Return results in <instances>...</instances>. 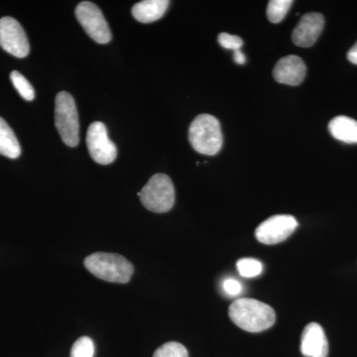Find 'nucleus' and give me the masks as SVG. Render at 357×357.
<instances>
[{"instance_id":"f257e3e1","label":"nucleus","mask_w":357,"mask_h":357,"mask_svg":"<svg viewBox=\"0 0 357 357\" xmlns=\"http://www.w3.org/2000/svg\"><path fill=\"white\" fill-rule=\"evenodd\" d=\"M229 318L239 328L249 333H260L271 328L276 314L269 305L255 299L241 298L230 305Z\"/></svg>"},{"instance_id":"f03ea898","label":"nucleus","mask_w":357,"mask_h":357,"mask_svg":"<svg viewBox=\"0 0 357 357\" xmlns=\"http://www.w3.org/2000/svg\"><path fill=\"white\" fill-rule=\"evenodd\" d=\"M84 266L98 278L112 283H128L134 272L131 262L115 253H93L84 259Z\"/></svg>"},{"instance_id":"7ed1b4c3","label":"nucleus","mask_w":357,"mask_h":357,"mask_svg":"<svg viewBox=\"0 0 357 357\" xmlns=\"http://www.w3.org/2000/svg\"><path fill=\"white\" fill-rule=\"evenodd\" d=\"M189 140L199 153L208 156L218 154L223 142L220 121L211 114L198 115L190 126Z\"/></svg>"},{"instance_id":"20e7f679","label":"nucleus","mask_w":357,"mask_h":357,"mask_svg":"<svg viewBox=\"0 0 357 357\" xmlns=\"http://www.w3.org/2000/svg\"><path fill=\"white\" fill-rule=\"evenodd\" d=\"M141 203L147 210L163 213L172 210L175 204V188L169 176L156 174L138 192Z\"/></svg>"},{"instance_id":"39448f33","label":"nucleus","mask_w":357,"mask_h":357,"mask_svg":"<svg viewBox=\"0 0 357 357\" xmlns=\"http://www.w3.org/2000/svg\"><path fill=\"white\" fill-rule=\"evenodd\" d=\"M55 124L66 145L76 147L79 142V114L74 98L67 91L56 96Z\"/></svg>"},{"instance_id":"423d86ee","label":"nucleus","mask_w":357,"mask_h":357,"mask_svg":"<svg viewBox=\"0 0 357 357\" xmlns=\"http://www.w3.org/2000/svg\"><path fill=\"white\" fill-rule=\"evenodd\" d=\"M77 20L84 31L98 44H107L112 40V32L105 16L93 2L83 1L77 6Z\"/></svg>"},{"instance_id":"0eeeda50","label":"nucleus","mask_w":357,"mask_h":357,"mask_svg":"<svg viewBox=\"0 0 357 357\" xmlns=\"http://www.w3.org/2000/svg\"><path fill=\"white\" fill-rule=\"evenodd\" d=\"M86 141L89 154L96 163L109 165L116 159V146L109 139L107 129L102 122H93L89 126Z\"/></svg>"},{"instance_id":"6e6552de","label":"nucleus","mask_w":357,"mask_h":357,"mask_svg":"<svg viewBox=\"0 0 357 357\" xmlns=\"http://www.w3.org/2000/svg\"><path fill=\"white\" fill-rule=\"evenodd\" d=\"M297 220L293 215H278L267 218L255 230L259 243L272 245L286 241L297 229Z\"/></svg>"},{"instance_id":"1a4fd4ad","label":"nucleus","mask_w":357,"mask_h":357,"mask_svg":"<svg viewBox=\"0 0 357 357\" xmlns=\"http://www.w3.org/2000/svg\"><path fill=\"white\" fill-rule=\"evenodd\" d=\"M0 46L16 58H25L30 45L22 26L13 17L0 20Z\"/></svg>"},{"instance_id":"9d476101","label":"nucleus","mask_w":357,"mask_h":357,"mask_svg":"<svg viewBox=\"0 0 357 357\" xmlns=\"http://www.w3.org/2000/svg\"><path fill=\"white\" fill-rule=\"evenodd\" d=\"M325 18L321 13H307L302 16L292 34L294 44L299 47H311L323 32Z\"/></svg>"},{"instance_id":"9b49d317","label":"nucleus","mask_w":357,"mask_h":357,"mask_svg":"<svg viewBox=\"0 0 357 357\" xmlns=\"http://www.w3.org/2000/svg\"><path fill=\"white\" fill-rule=\"evenodd\" d=\"M306 73L304 61L298 56L290 55L278 61L273 70V77L278 83L298 86L304 81Z\"/></svg>"},{"instance_id":"f8f14e48","label":"nucleus","mask_w":357,"mask_h":357,"mask_svg":"<svg viewBox=\"0 0 357 357\" xmlns=\"http://www.w3.org/2000/svg\"><path fill=\"white\" fill-rule=\"evenodd\" d=\"M301 352L306 357H328V342L319 324L310 323L301 337Z\"/></svg>"},{"instance_id":"ddd939ff","label":"nucleus","mask_w":357,"mask_h":357,"mask_svg":"<svg viewBox=\"0 0 357 357\" xmlns=\"http://www.w3.org/2000/svg\"><path fill=\"white\" fill-rule=\"evenodd\" d=\"M168 0H143L132 7V15L141 23H151L161 20L168 9Z\"/></svg>"},{"instance_id":"4468645a","label":"nucleus","mask_w":357,"mask_h":357,"mask_svg":"<svg viewBox=\"0 0 357 357\" xmlns=\"http://www.w3.org/2000/svg\"><path fill=\"white\" fill-rule=\"evenodd\" d=\"M328 130L333 138L347 144L357 143V121L345 115H338L328 123Z\"/></svg>"},{"instance_id":"2eb2a0df","label":"nucleus","mask_w":357,"mask_h":357,"mask_svg":"<svg viewBox=\"0 0 357 357\" xmlns=\"http://www.w3.org/2000/svg\"><path fill=\"white\" fill-rule=\"evenodd\" d=\"M0 154L10 159L20 156L21 147L13 129L0 117Z\"/></svg>"},{"instance_id":"dca6fc26","label":"nucleus","mask_w":357,"mask_h":357,"mask_svg":"<svg viewBox=\"0 0 357 357\" xmlns=\"http://www.w3.org/2000/svg\"><path fill=\"white\" fill-rule=\"evenodd\" d=\"M292 0H271L267 6V17L270 22L279 23L287 15Z\"/></svg>"},{"instance_id":"f3484780","label":"nucleus","mask_w":357,"mask_h":357,"mask_svg":"<svg viewBox=\"0 0 357 357\" xmlns=\"http://www.w3.org/2000/svg\"><path fill=\"white\" fill-rule=\"evenodd\" d=\"M237 271L243 277L253 278L263 272V264L255 258H241L236 263Z\"/></svg>"},{"instance_id":"a211bd4d","label":"nucleus","mask_w":357,"mask_h":357,"mask_svg":"<svg viewBox=\"0 0 357 357\" xmlns=\"http://www.w3.org/2000/svg\"><path fill=\"white\" fill-rule=\"evenodd\" d=\"M10 79L13 82L14 88L17 89L20 95L28 102H31L35 98L34 89L27 79L17 70H13L10 74Z\"/></svg>"},{"instance_id":"6ab92c4d","label":"nucleus","mask_w":357,"mask_h":357,"mask_svg":"<svg viewBox=\"0 0 357 357\" xmlns=\"http://www.w3.org/2000/svg\"><path fill=\"white\" fill-rule=\"evenodd\" d=\"M153 357H189V354L184 345L171 342L160 347Z\"/></svg>"},{"instance_id":"aec40b11","label":"nucleus","mask_w":357,"mask_h":357,"mask_svg":"<svg viewBox=\"0 0 357 357\" xmlns=\"http://www.w3.org/2000/svg\"><path fill=\"white\" fill-rule=\"evenodd\" d=\"M95 356V344L91 338L83 337L79 338L70 351V357H93Z\"/></svg>"},{"instance_id":"412c9836","label":"nucleus","mask_w":357,"mask_h":357,"mask_svg":"<svg viewBox=\"0 0 357 357\" xmlns=\"http://www.w3.org/2000/svg\"><path fill=\"white\" fill-rule=\"evenodd\" d=\"M218 43L222 48L227 49V50H241L243 47V41L241 37L236 36V35H230L227 33H220L218 35Z\"/></svg>"},{"instance_id":"4be33fe9","label":"nucleus","mask_w":357,"mask_h":357,"mask_svg":"<svg viewBox=\"0 0 357 357\" xmlns=\"http://www.w3.org/2000/svg\"><path fill=\"white\" fill-rule=\"evenodd\" d=\"M223 292L230 297H236L243 292V285L241 282L234 278H227L222 283Z\"/></svg>"},{"instance_id":"5701e85b","label":"nucleus","mask_w":357,"mask_h":357,"mask_svg":"<svg viewBox=\"0 0 357 357\" xmlns=\"http://www.w3.org/2000/svg\"><path fill=\"white\" fill-rule=\"evenodd\" d=\"M234 60L238 65H244L246 63L245 55L241 50L234 52Z\"/></svg>"},{"instance_id":"b1692460","label":"nucleus","mask_w":357,"mask_h":357,"mask_svg":"<svg viewBox=\"0 0 357 357\" xmlns=\"http://www.w3.org/2000/svg\"><path fill=\"white\" fill-rule=\"evenodd\" d=\"M347 59L352 64L357 65V42L347 53Z\"/></svg>"}]
</instances>
